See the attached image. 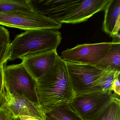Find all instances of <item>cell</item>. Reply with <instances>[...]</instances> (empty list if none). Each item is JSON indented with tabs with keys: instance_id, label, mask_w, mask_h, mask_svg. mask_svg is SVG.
<instances>
[{
	"instance_id": "obj_16",
	"label": "cell",
	"mask_w": 120,
	"mask_h": 120,
	"mask_svg": "<svg viewBox=\"0 0 120 120\" xmlns=\"http://www.w3.org/2000/svg\"><path fill=\"white\" fill-rule=\"evenodd\" d=\"M34 11L30 0H0V12Z\"/></svg>"
},
{
	"instance_id": "obj_21",
	"label": "cell",
	"mask_w": 120,
	"mask_h": 120,
	"mask_svg": "<svg viewBox=\"0 0 120 120\" xmlns=\"http://www.w3.org/2000/svg\"><path fill=\"white\" fill-rule=\"evenodd\" d=\"M9 45H4L0 47V69L7 62V57Z\"/></svg>"
},
{
	"instance_id": "obj_23",
	"label": "cell",
	"mask_w": 120,
	"mask_h": 120,
	"mask_svg": "<svg viewBox=\"0 0 120 120\" xmlns=\"http://www.w3.org/2000/svg\"><path fill=\"white\" fill-rule=\"evenodd\" d=\"M17 118L21 120H39L34 117L28 116H19Z\"/></svg>"
},
{
	"instance_id": "obj_19",
	"label": "cell",
	"mask_w": 120,
	"mask_h": 120,
	"mask_svg": "<svg viewBox=\"0 0 120 120\" xmlns=\"http://www.w3.org/2000/svg\"><path fill=\"white\" fill-rule=\"evenodd\" d=\"M10 44L9 32L7 29L0 26V47Z\"/></svg>"
},
{
	"instance_id": "obj_8",
	"label": "cell",
	"mask_w": 120,
	"mask_h": 120,
	"mask_svg": "<svg viewBox=\"0 0 120 120\" xmlns=\"http://www.w3.org/2000/svg\"><path fill=\"white\" fill-rule=\"evenodd\" d=\"M34 10L62 24L82 0H30Z\"/></svg>"
},
{
	"instance_id": "obj_10",
	"label": "cell",
	"mask_w": 120,
	"mask_h": 120,
	"mask_svg": "<svg viewBox=\"0 0 120 120\" xmlns=\"http://www.w3.org/2000/svg\"><path fill=\"white\" fill-rule=\"evenodd\" d=\"M58 55L56 50L21 59L22 63L37 81L54 65Z\"/></svg>"
},
{
	"instance_id": "obj_18",
	"label": "cell",
	"mask_w": 120,
	"mask_h": 120,
	"mask_svg": "<svg viewBox=\"0 0 120 120\" xmlns=\"http://www.w3.org/2000/svg\"><path fill=\"white\" fill-rule=\"evenodd\" d=\"M6 64L0 69V108L5 104V84L4 79V69Z\"/></svg>"
},
{
	"instance_id": "obj_22",
	"label": "cell",
	"mask_w": 120,
	"mask_h": 120,
	"mask_svg": "<svg viewBox=\"0 0 120 120\" xmlns=\"http://www.w3.org/2000/svg\"><path fill=\"white\" fill-rule=\"evenodd\" d=\"M119 78H120V76H118L115 79L112 86L111 90L114 94L120 97V85Z\"/></svg>"
},
{
	"instance_id": "obj_2",
	"label": "cell",
	"mask_w": 120,
	"mask_h": 120,
	"mask_svg": "<svg viewBox=\"0 0 120 120\" xmlns=\"http://www.w3.org/2000/svg\"><path fill=\"white\" fill-rule=\"evenodd\" d=\"M62 37L58 30L34 29L18 35L9 46L8 61L56 50Z\"/></svg>"
},
{
	"instance_id": "obj_13",
	"label": "cell",
	"mask_w": 120,
	"mask_h": 120,
	"mask_svg": "<svg viewBox=\"0 0 120 120\" xmlns=\"http://www.w3.org/2000/svg\"><path fill=\"white\" fill-rule=\"evenodd\" d=\"M45 114V120H84L74 111L70 104L58 107Z\"/></svg>"
},
{
	"instance_id": "obj_3",
	"label": "cell",
	"mask_w": 120,
	"mask_h": 120,
	"mask_svg": "<svg viewBox=\"0 0 120 120\" xmlns=\"http://www.w3.org/2000/svg\"><path fill=\"white\" fill-rule=\"evenodd\" d=\"M4 79L5 87L11 94L24 96L41 108L36 92L37 81L22 63L5 66Z\"/></svg>"
},
{
	"instance_id": "obj_20",
	"label": "cell",
	"mask_w": 120,
	"mask_h": 120,
	"mask_svg": "<svg viewBox=\"0 0 120 120\" xmlns=\"http://www.w3.org/2000/svg\"><path fill=\"white\" fill-rule=\"evenodd\" d=\"M14 116L6 104L0 108V120H14Z\"/></svg>"
},
{
	"instance_id": "obj_9",
	"label": "cell",
	"mask_w": 120,
	"mask_h": 120,
	"mask_svg": "<svg viewBox=\"0 0 120 120\" xmlns=\"http://www.w3.org/2000/svg\"><path fill=\"white\" fill-rule=\"evenodd\" d=\"M5 104L11 111L15 118L28 116L39 120H45L44 112L40 107L31 102L24 96L11 94L5 86Z\"/></svg>"
},
{
	"instance_id": "obj_15",
	"label": "cell",
	"mask_w": 120,
	"mask_h": 120,
	"mask_svg": "<svg viewBox=\"0 0 120 120\" xmlns=\"http://www.w3.org/2000/svg\"><path fill=\"white\" fill-rule=\"evenodd\" d=\"M96 66L102 69L111 67L120 71V43H113L106 54Z\"/></svg>"
},
{
	"instance_id": "obj_12",
	"label": "cell",
	"mask_w": 120,
	"mask_h": 120,
	"mask_svg": "<svg viewBox=\"0 0 120 120\" xmlns=\"http://www.w3.org/2000/svg\"><path fill=\"white\" fill-rule=\"evenodd\" d=\"M104 10L102 29L112 37L120 31V0H110Z\"/></svg>"
},
{
	"instance_id": "obj_6",
	"label": "cell",
	"mask_w": 120,
	"mask_h": 120,
	"mask_svg": "<svg viewBox=\"0 0 120 120\" xmlns=\"http://www.w3.org/2000/svg\"><path fill=\"white\" fill-rule=\"evenodd\" d=\"M116 96H119L112 91L76 95L70 105L74 111L83 120H90Z\"/></svg>"
},
{
	"instance_id": "obj_11",
	"label": "cell",
	"mask_w": 120,
	"mask_h": 120,
	"mask_svg": "<svg viewBox=\"0 0 120 120\" xmlns=\"http://www.w3.org/2000/svg\"><path fill=\"white\" fill-rule=\"evenodd\" d=\"M110 0H82L76 9L62 23H78L87 21L94 15L104 10Z\"/></svg>"
},
{
	"instance_id": "obj_5",
	"label": "cell",
	"mask_w": 120,
	"mask_h": 120,
	"mask_svg": "<svg viewBox=\"0 0 120 120\" xmlns=\"http://www.w3.org/2000/svg\"><path fill=\"white\" fill-rule=\"evenodd\" d=\"M65 62L72 88L76 95L99 92L96 87V82L104 69L95 66Z\"/></svg>"
},
{
	"instance_id": "obj_4",
	"label": "cell",
	"mask_w": 120,
	"mask_h": 120,
	"mask_svg": "<svg viewBox=\"0 0 120 120\" xmlns=\"http://www.w3.org/2000/svg\"><path fill=\"white\" fill-rule=\"evenodd\" d=\"M0 25L25 31L34 29L58 30L61 23L35 11L0 12Z\"/></svg>"
},
{
	"instance_id": "obj_7",
	"label": "cell",
	"mask_w": 120,
	"mask_h": 120,
	"mask_svg": "<svg viewBox=\"0 0 120 120\" xmlns=\"http://www.w3.org/2000/svg\"><path fill=\"white\" fill-rule=\"evenodd\" d=\"M113 43L78 45L63 51L61 58L65 62L96 66L105 56Z\"/></svg>"
},
{
	"instance_id": "obj_14",
	"label": "cell",
	"mask_w": 120,
	"mask_h": 120,
	"mask_svg": "<svg viewBox=\"0 0 120 120\" xmlns=\"http://www.w3.org/2000/svg\"><path fill=\"white\" fill-rule=\"evenodd\" d=\"M90 120H120L119 97H113L101 111Z\"/></svg>"
},
{
	"instance_id": "obj_17",
	"label": "cell",
	"mask_w": 120,
	"mask_h": 120,
	"mask_svg": "<svg viewBox=\"0 0 120 120\" xmlns=\"http://www.w3.org/2000/svg\"><path fill=\"white\" fill-rule=\"evenodd\" d=\"M120 71L108 66L105 69L103 73L97 80L96 87L99 92L112 91V86L115 79L119 76Z\"/></svg>"
},
{
	"instance_id": "obj_1",
	"label": "cell",
	"mask_w": 120,
	"mask_h": 120,
	"mask_svg": "<svg viewBox=\"0 0 120 120\" xmlns=\"http://www.w3.org/2000/svg\"><path fill=\"white\" fill-rule=\"evenodd\" d=\"M36 92L45 113L70 104L76 95L68 74L66 62L58 55L53 67L37 80Z\"/></svg>"
}]
</instances>
